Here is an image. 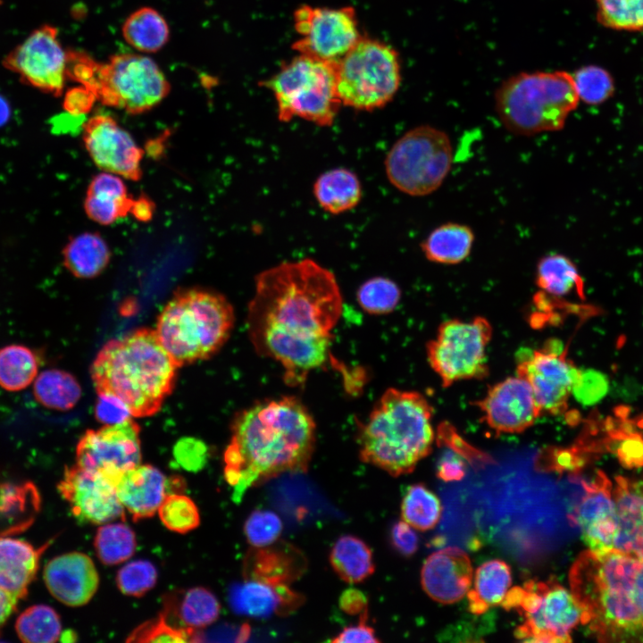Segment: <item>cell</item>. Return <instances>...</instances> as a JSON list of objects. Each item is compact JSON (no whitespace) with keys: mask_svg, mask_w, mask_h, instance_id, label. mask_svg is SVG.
Listing matches in <instances>:
<instances>
[{"mask_svg":"<svg viewBox=\"0 0 643 643\" xmlns=\"http://www.w3.org/2000/svg\"><path fill=\"white\" fill-rule=\"evenodd\" d=\"M536 283L543 291L555 296L575 293L585 299L584 282L573 262L561 254L543 256L537 264Z\"/></svg>","mask_w":643,"mask_h":643,"instance_id":"cell-36","label":"cell"},{"mask_svg":"<svg viewBox=\"0 0 643 643\" xmlns=\"http://www.w3.org/2000/svg\"><path fill=\"white\" fill-rule=\"evenodd\" d=\"M38 363L29 347L13 344L0 349V387L7 391H20L37 378Z\"/></svg>","mask_w":643,"mask_h":643,"instance_id":"cell-39","label":"cell"},{"mask_svg":"<svg viewBox=\"0 0 643 643\" xmlns=\"http://www.w3.org/2000/svg\"><path fill=\"white\" fill-rule=\"evenodd\" d=\"M178 368L155 330L142 328L107 342L93 362L91 376L97 394L115 397L141 418L160 411Z\"/></svg>","mask_w":643,"mask_h":643,"instance_id":"cell-3","label":"cell"},{"mask_svg":"<svg viewBox=\"0 0 643 643\" xmlns=\"http://www.w3.org/2000/svg\"><path fill=\"white\" fill-rule=\"evenodd\" d=\"M580 102L572 74L564 71L521 72L495 94L503 125L519 135L558 131Z\"/></svg>","mask_w":643,"mask_h":643,"instance_id":"cell-7","label":"cell"},{"mask_svg":"<svg viewBox=\"0 0 643 643\" xmlns=\"http://www.w3.org/2000/svg\"><path fill=\"white\" fill-rule=\"evenodd\" d=\"M299 35L292 47L299 54L337 63L363 37L352 6L298 7L293 15Z\"/></svg>","mask_w":643,"mask_h":643,"instance_id":"cell-14","label":"cell"},{"mask_svg":"<svg viewBox=\"0 0 643 643\" xmlns=\"http://www.w3.org/2000/svg\"><path fill=\"white\" fill-rule=\"evenodd\" d=\"M44 581L58 601L69 606H81L96 594L99 575L92 559L75 551L51 559L44 569Z\"/></svg>","mask_w":643,"mask_h":643,"instance_id":"cell-22","label":"cell"},{"mask_svg":"<svg viewBox=\"0 0 643 643\" xmlns=\"http://www.w3.org/2000/svg\"><path fill=\"white\" fill-rule=\"evenodd\" d=\"M10 114L7 101L0 95V125L5 122Z\"/></svg>","mask_w":643,"mask_h":643,"instance_id":"cell-61","label":"cell"},{"mask_svg":"<svg viewBox=\"0 0 643 643\" xmlns=\"http://www.w3.org/2000/svg\"><path fill=\"white\" fill-rule=\"evenodd\" d=\"M524 618L514 635L523 641L571 642L572 630L583 623L582 606L572 593L555 579L528 580L508 590L502 602Z\"/></svg>","mask_w":643,"mask_h":643,"instance_id":"cell-11","label":"cell"},{"mask_svg":"<svg viewBox=\"0 0 643 643\" xmlns=\"http://www.w3.org/2000/svg\"><path fill=\"white\" fill-rule=\"evenodd\" d=\"M633 598L643 622V558L639 561V569L635 578Z\"/></svg>","mask_w":643,"mask_h":643,"instance_id":"cell-60","label":"cell"},{"mask_svg":"<svg viewBox=\"0 0 643 643\" xmlns=\"http://www.w3.org/2000/svg\"><path fill=\"white\" fill-rule=\"evenodd\" d=\"M94 547L104 564H118L134 555L137 547L136 535L132 529L124 523H104L96 530Z\"/></svg>","mask_w":643,"mask_h":643,"instance_id":"cell-41","label":"cell"},{"mask_svg":"<svg viewBox=\"0 0 643 643\" xmlns=\"http://www.w3.org/2000/svg\"><path fill=\"white\" fill-rule=\"evenodd\" d=\"M313 195L324 211L338 214L359 204L362 186L355 172L346 168H335L317 178L313 184Z\"/></svg>","mask_w":643,"mask_h":643,"instance_id":"cell-30","label":"cell"},{"mask_svg":"<svg viewBox=\"0 0 643 643\" xmlns=\"http://www.w3.org/2000/svg\"><path fill=\"white\" fill-rule=\"evenodd\" d=\"M472 573L467 554L449 547L432 553L425 560L421 572L422 586L433 600L452 604L470 590Z\"/></svg>","mask_w":643,"mask_h":643,"instance_id":"cell-23","label":"cell"},{"mask_svg":"<svg viewBox=\"0 0 643 643\" xmlns=\"http://www.w3.org/2000/svg\"><path fill=\"white\" fill-rule=\"evenodd\" d=\"M453 147L448 135L430 125L406 131L389 149L385 170L399 191L423 196L436 191L448 175Z\"/></svg>","mask_w":643,"mask_h":643,"instance_id":"cell-10","label":"cell"},{"mask_svg":"<svg viewBox=\"0 0 643 643\" xmlns=\"http://www.w3.org/2000/svg\"><path fill=\"white\" fill-rule=\"evenodd\" d=\"M639 559L613 549L580 554L570 572L572 593L583 624L601 641H643V622L633 598Z\"/></svg>","mask_w":643,"mask_h":643,"instance_id":"cell-4","label":"cell"},{"mask_svg":"<svg viewBox=\"0 0 643 643\" xmlns=\"http://www.w3.org/2000/svg\"><path fill=\"white\" fill-rule=\"evenodd\" d=\"M613 498L618 521L614 549L631 554L643 534V480L617 477Z\"/></svg>","mask_w":643,"mask_h":643,"instance_id":"cell-28","label":"cell"},{"mask_svg":"<svg viewBox=\"0 0 643 643\" xmlns=\"http://www.w3.org/2000/svg\"><path fill=\"white\" fill-rule=\"evenodd\" d=\"M234 310L225 296L200 288L173 295L157 318L155 332L180 368L214 355L229 339Z\"/></svg>","mask_w":643,"mask_h":643,"instance_id":"cell-6","label":"cell"},{"mask_svg":"<svg viewBox=\"0 0 643 643\" xmlns=\"http://www.w3.org/2000/svg\"><path fill=\"white\" fill-rule=\"evenodd\" d=\"M170 89L167 78L154 60L125 53L100 63L93 93L104 105L139 114L159 104Z\"/></svg>","mask_w":643,"mask_h":643,"instance_id":"cell-12","label":"cell"},{"mask_svg":"<svg viewBox=\"0 0 643 643\" xmlns=\"http://www.w3.org/2000/svg\"><path fill=\"white\" fill-rule=\"evenodd\" d=\"M158 572L147 560H135L123 565L116 574V584L121 593L142 597L156 584Z\"/></svg>","mask_w":643,"mask_h":643,"instance_id":"cell-48","label":"cell"},{"mask_svg":"<svg viewBox=\"0 0 643 643\" xmlns=\"http://www.w3.org/2000/svg\"><path fill=\"white\" fill-rule=\"evenodd\" d=\"M389 538L394 549L402 555L410 556L418 549L417 534L413 527L405 521H399L393 524Z\"/></svg>","mask_w":643,"mask_h":643,"instance_id":"cell-54","label":"cell"},{"mask_svg":"<svg viewBox=\"0 0 643 643\" xmlns=\"http://www.w3.org/2000/svg\"><path fill=\"white\" fill-rule=\"evenodd\" d=\"M195 630L171 625L164 613L133 630L127 642H188L196 641Z\"/></svg>","mask_w":643,"mask_h":643,"instance_id":"cell-47","label":"cell"},{"mask_svg":"<svg viewBox=\"0 0 643 643\" xmlns=\"http://www.w3.org/2000/svg\"><path fill=\"white\" fill-rule=\"evenodd\" d=\"M597 18L605 28L643 30V0H596Z\"/></svg>","mask_w":643,"mask_h":643,"instance_id":"cell-44","label":"cell"},{"mask_svg":"<svg viewBox=\"0 0 643 643\" xmlns=\"http://www.w3.org/2000/svg\"><path fill=\"white\" fill-rule=\"evenodd\" d=\"M330 563L338 577L348 583L362 582L375 570L372 551L360 538L339 537L330 553Z\"/></svg>","mask_w":643,"mask_h":643,"instance_id":"cell-35","label":"cell"},{"mask_svg":"<svg viewBox=\"0 0 643 643\" xmlns=\"http://www.w3.org/2000/svg\"><path fill=\"white\" fill-rule=\"evenodd\" d=\"M263 85L275 97L278 118L295 117L330 126L341 105L336 87V63L297 54Z\"/></svg>","mask_w":643,"mask_h":643,"instance_id":"cell-8","label":"cell"},{"mask_svg":"<svg viewBox=\"0 0 643 643\" xmlns=\"http://www.w3.org/2000/svg\"><path fill=\"white\" fill-rule=\"evenodd\" d=\"M96 100V97L92 91L79 85L66 92L63 107L68 113L81 116L90 111Z\"/></svg>","mask_w":643,"mask_h":643,"instance_id":"cell-55","label":"cell"},{"mask_svg":"<svg viewBox=\"0 0 643 643\" xmlns=\"http://www.w3.org/2000/svg\"><path fill=\"white\" fill-rule=\"evenodd\" d=\"M442 506L438 497L423 484L410 486L401 503L403 521L419 530L433 529L439 521Z\"/></svg>","mask_w":643,"mask_h":643,"instance_id":"cell-40","label":"cell"},{"mask_svg":"<svg viewBox=\"0 0 643 643\" xmlns=\"http://www.w3.org/2000/svg\"><path fill=\"white\" fill-rule=\"evenodd\" d=\"M631 555H635L639 560L643 558V534L637 541Z\"/></svg>","mask_w":643,"mask_h":643,"instance_id":"cell-62","label":"cell"},{"mask_svg":"<svg viewBox=\"0 0 643 643\" xmlns=\"http://www.w3.org/2000/svg\"><path fill=\"white\" fill-rule=\"evenodd\" d=\"M585 495L572 514L589 551L603 554L614 549L618 521L611 484L601 472L582 482Z\"/></svg>","mask_w":643,"mask_h":643,"instance_id":"cell-21","label":"cell"},{"mask_svg":"<svg viewBox=\"0 0 643 643\" xmlns=\"http://www.w3.org/2000/svg\"><path fill=\"white\" fill-rule=\"evenodd\" d=\"M111 252L104 239L96 233L85 232L72 238L63 250L65 267L75 277L92 279L107 266Z\"/></svg>","mask_w":643,"mask_h":643,"instance_id":"cell-34","label":"cell"},{"mask_svg":"<svg viewBox=\"0 0 643 643\" xmlns=\"http://www.w3.org/2000/svg\"><path fill=\"white\" fill-rule=\"evenodd\" d=\"M97 396L95 416L100 422L105 425L115 424L131 418L127 406L115 397L105 394Z\"/></svg>","mask_w":643,"mask_h":643,"instance_id":"cell-51","label":"cell"},{"mask_svg":"<svg viewBox=\"0 0 643 643\" xmlns=\"http://www.w3.org/2000/svg\"><path fill=\"white\" fill-rule=\"evenodd\" d=\"M511 583V569L505 562L494 559L482 564L476 571L473 589L467 592L470 611L482 614L502 604Z\"/></svg>","mask_w":643,"mask_h":643,"instance_id":"cell-32","label":"cell"},{"mask_svg":"<svg viewBox=\"0 0 643 643\" xmlns=\"http://www.w3.org/2000/svg\"><path fill=\"white\" fill-rule=\"evenodd\" d=\"M229 598L236 613L252 617L287 615L305 601L304 597L290 586L274 587L246 579L230 589Z\"/></svg>","mask_w":643,"mask_h":643,"instance_id":"cell-26","label":"cell"},{"mask_svg":"<svg viewBox=\"0 0 643 643\" xmlns=\"http://www.w3.org/2000/svg\"><path fill=\"white\" fill-rule=\"evenodd\" d=\"M19 638L29 643H51L62 636V623L58 614L51 606L37 605L27 608L15 624Z\"/></svg>","mask_w":643,"mask_h":643,"instance_id":"cell-42","label":"cell"},{"mask_svg":"<svg viewBox=\"0 0 643 643\" xmlns=\"http://www.w3.org/2000/svg\"><path fill=\"white\" fill-rule=\"evenodd\" d=\"M2 3H3V1H2V0H0V6L2 5Z\"/></svg>","mask_w":643,"mask_h":643,"instance_id":"cell-63","label":"cell"},{"mask_svg":"<svg viewBox=\"0 0 643 643\" xmlns=\"http://www.w3.org/2000/svg\"><path fill=\"white\" fill-rule=\"evenodd\" d=\"M579 99L589 104H598L614 93V86L610 74L604 69L589 65L572 74Z\"/></svg>","mask_w":643,"mask_h":643,"instance_id":"cell-46","label":"cell"},{"mask_svg":"<svg viewBox=\"0 0 643 643\" xmlns=\"http://www.w3.org/2000/svg\"><path fill=\"white\" fill-rule=\"evenodd\" d=\"M401 66L390 46L362 37L336 63V87L341 104L373 111L389 103L400 87Z\"/></svg>","mask_w":643,"mask_h":643,"instance_id":"cell-9","label":"cell"},{"mask_svg":"<svg viewBox=\"0 0 643 643\" xmlns=\"http://www.w3.org/2000/svg\"><path fill=\"white\" fill-rule=\"evenodd\" d=\"M343 298L334 274L312 259L284 262L260 272L247 311L250 341L283 369L288 386L333 360V329Z\"/></svg>","mask_w":643,"mask_h":643,"instance_id":"cell-1","label":"cell"},{"mask_svg":"<svg viewBox=\"0 0 643 643\" xmlns=\"http://www.w3.org/2000/svg\"><path fill=\"white\" fill-rule=\"evenodd\" d=\"M33 395L45 407L67 411L79 400L81 388L76 378L71 373L50 369L44 371L36 378Z\"/></svg>","mask_w":643,"mask_h":643,"instance_id":"cell-38","label":"cell"},{"mask_svg":"<svg viewBox=\"0 0 643 643\" xmlns=\"http://www.w3.org/2000/svg\"><path fill=\"white\" fill-rule=\"evenodd\" d=\"M282 530L280 518L270 510H255L244 524L245 536L253 547H263L275 543Z\"/></svg>","mask_w":643,"mask_h":643,"instance_id":"cell-49","label":"cell"},{"mask_svg":"<svg viewBox=\"0 0 643 643\" xmlns=\"http://www.w3.org/2000/svg\"><path fill=\"white\" fill-rule=\"evenodd\" d=\"M307 560L294 545L278 542L252 547L243 564V576L274 587L290 586L306 571Z\"/></svg>","mask_w":643,"mask_h":643,"instance_id":"cell-24","label":"cell"},{"mask_svg":"<svg viewBox=\"0 0 643 643\" xmlns=\"http://www.w3.org/2000/svg\"><path fill=\"white\" fill-rule=\"evenodd\" d=\"M465 475L464 463L455 454L445 453L437 467V476L444 481L460 480Z\"/></svg>","mask_w":643,"mask_h":643,"instance_id":"cell-56","label":"cell"},{"mask_svg":"<svg viewBox=\"0 0 643 643\" xmlns=\"http://www.w3.org/2000/svg\"><path fill=\"white\" fill-rule=\"evenodd\" d=\"M121 33L130 46L146 54L160 51L170 38L166 20L157 10L148 6L131 13L122 24Z\"/></svg>","mask_w":643,"mask_h":643,"instance_id":"cell-33","label":"cell"},{"mask_svg":"<svg viewBox=\"0 0 643 643\" xmlns=\"http://www.w3.org/2000/svg\"><path fill=\"white\" fill-rule=\"evenodd\" d=\"M472 404L497 433H521L542 414L530 385L518 375L492 385L483 398Z\"/></svg>","mask_w":643,"mask_h":643,"instance_id":"cell-20","label":"cell"},{"mask_svg":"<svg viewBox=\"0 0 643 643\" xmlns=\"http://www.w3.org/2000/svg\"><path fill=\"white\" fill-rule=\"evenodd\" d=\"M83 141L95 164L104 171L138 180L143 151L131 135L107 114H96L83 125Z\"/></svg>","mask_w":643,"mask_h":643,"instance_id":"cell-18","label":"cell"},{"mask_svg":"<svg viewBox=\"0 0 643 643\" xmlns=\"http://www.w3.org/2000/svg\"><path fill=\"white\" fill-rule=\"evenodd\" d=\"M165 612H171L181 627L200 629L213 623L219 617L221 605L215 595L204 587H195L170 599Z\"/></svg>","mask_w":643,"mask_h":643,"instance_id":"cell-37","label":"cell"},{"mask_svg":"<svg viewBox=\"0 0 643 643\" xmlns=\"http://www.w3.org/2000/svg\"><path fill=\"white\" fill-rule=\"evenodd\" d=\"M316 424L294 396L260 401L237 414L224 452V477L238 503L254 486L284 472H305Z\"/></svg>","mask_w":643,"mask_h":643,"instance_id":"cell-2","label":"cell"},{"mask_svg":"<svg viewBox=\"0 0 643 643\" xmlns=\"http://www.w3.org/2000/svg\"><path fill=\"white\" fill-rule=\"evenodd\" d=\"M433 407L416 391L388 388L358 422L360 459L392 476L407 474L430 451Z\"/></svg>","mask_w":643,"mask_h":643,"instance_id":"cell-5","label":"cell"},{"mask_svg":"<svg viewBox=\"0 0 643 643\" xmlns=\"http://www.w3.org/2000/svg\"><path fill=\"white\" fill-rule=\"evenodd\" d=\"M205 447L195 440L185 439L175 448V456L180 464L190 472L199 471L205 463Z\"/></svg>","mask_w":643,"mask_h":643,"instance_id":"cell-52","label":"cell"},{"mask_svg":"<svg viewBox=\"0 0 643 643\" xmlns=\"http://www.w3.org/2000/svg\"><path fill=\"white\" fill-rule=\"evenodd\" d=\"M491 337L492 326L480 316L470 322L455 319L440 324L436 338L427 344V357L444 388L489 375L486 350Z\"/></svg>","mask_w":643,"mask_h":643,"instance_id":"cell-13","label":"cell"},{"mask_svg":"<svg viewBox=\"0 0 643 643\" xmlns=\"http://www.w3.org/2000/svg\"><path fill=\"white\" fill-rule=\"evenodd\" d=\"M401 298L398 285L386 277H373L365 280L357 289L359 306L371 315H385L392 313Z\"/></svg>","mask_w":643,"mask_h":643,"instance_id":"cell-43","label":"cell"},{"mask_svg":"<svg viewBox=\"0 0 643 643\" xmlns=\"http://www.w3.org/2000/svg\"><path fill=\"white\" fill-rule=\"evenodd\" d=\"M39 551L21 539L0 537V589L19 600L38 568Z\"/></svg>","mask_w":643,"mask_h":643,"instance_id":"cell-27","label":"cell"},{"mask_svg":"<svg viewBox=\"0 0 643 643\" xmlns=\"http://www.w3.org/2000/svg\"><path fill=\"white\" fill-rule=\"evenodd\" d=\"M123 178L107 171L91 180L85 198V211L94 221L108 225L130 213L133 199Z\"/></svg>","mask_w":643,"mask_h":643,"instance_id":"cell-29","label":"cell"},{"mask_svg":"<svg viewBox=\"0 0 643 643\" xmlns=\"http://www.w3.org/2000/svg\"><path fill=\"white\" fill-rule=\"evenodd\" d=\"M608 380L605 375L595 370L580 371L572 393L583 405H590L606 394Z\"/></svg>","mask_w":643,"mask_h":643,"instance_id":"cell-50","label":"cell"},{"mask_svg":"<svg viewBox=\"0 0 643 643\" xmlns=\"http://www.w3.org/2000/svg\"><path fill=\"white\" fill-rule=\"evenodd\" d=\"M118 498L134 521L153 516L167 496L168 480L151 464L124 472L115 483Z\"/></svg>","mask_w":643,"mask_h":643,"instance_id":"cell-25","label":"cell"},{"mask_svg":"<svg viewBox=\"0 0 643 643\" xmlns=\"http://www.w3.org/2000/svg\"><path fill=\"white\" fill-rule=\"evenodd\" d=\"M368 612L360 615L359 622L344 628L330 641L334 643H377L380 639L377 638L374 629L367 622Z\"/></svg>","mask_w":643,"mask_h":643,"instance_id":"cell-53","label":"cell"},{"mask_svg":"<svg viewBox=\"0 0 643 643\" xmlns=\"http://www.w3.org/2000/svg\"><path fill=\"white\" fill-rule=\"evenodd\" d=\"M163 524L170 530L187 533L200 523V514L195 502L179 493L167 494L158 509Z\"/></svg>","mask_w":643,"mask_h":643,"instance_id":"cell-45","label":"cell"},{"mask_svg":"<svg viewBox=\"0 0 643 643\" xmlns=\"http://www.w3.org/2000/svg\"><path fill=\"white\" fill-rule=\"evenodd\" d=\"M67 57L58 29L44 24L10 51L2 65L16 73L23 84L59 96L68 79Z\"/></svg>","mask_w":643,"mask_h":643,"instance_id":"cell-15","label":"cell"},{"mask_svg":"<svg viewBox=\"0 0 643 643\" xmlns=\"http://www.w3.org/2000/svg\"><path fill=\"white\" fill-rule=\"evenodd\" d=\"M57 488L79 522L104 524L124 519L115 486L97 472L77 464L66 467Z\"/></svg>","mask_w":643,"mask_h":643,"instance_id":"cell-19","label":"cell"},{"mask_svg":"<svg viewBox=\"0 0 643 643\" xmlns=\"http://www.w3.org/2000/svg\"><path fill=\"white\" fill-rule=\"evenodd\" d=\"M17 601L0 589V629L15 610Z\"/></svg>","mask_w":643,"mask_h":643,"instance_id":"cell-59","label":"cell"},{"mask_svg":"<svg viewBox=\"0 0 643 643\" xmlns=\"http://www.w3.org/2000/svg\"><path fill=\"white\" fill-rule=\"evenodd\" d=\"M474 238L468 225L447 222L430 231L421 245L422 251L432 263L457 264L469 256Z\"/></svg>","mask_w":643,"mask_h":643,"instance_id":"cell-31","label":"cell"},{"mask_svg":"<svg viewBox=\"0 0 643 643\" xmlns=\"http://www.w3.org/2000/svg\"><path fill=\"white\" fill-rule=\"evenodd\" d=\"M154 212V205L151 201L145 197L133 200L130 213L139 221H148Z\"/></svg>","mask_w":643,"mask_h":643,"instance_id":"cell-58","label":"cell"},{"mask_svg":"<svg viewBox=\"0 0 643 643\" xmlns=\"http://www.w3.org/2000/svg\"><path fill=\"white\" fill-rule=\"evenodd\" d=\"M580 371L567 359L561 343L550 342L543 348L522 355L516 374L530 385L542 413H564Z\"/></svg>","mask_w":643,"mask_h":643,"instance_id":"cell-17","label":"cell"},{"mask_svg":"<svg viewBox=\"0 0 643 643\" xmlns=\"http://www.w3.org/2000/svg\"><path fill=\"white\" fill-rule=\"evenodd\" d=\"M340 609L349 615H361L368 612V598L360 589L349 588L345 589L338 600Z\"/></svg>","mask_w":643,"mask_h":643,"instance_id":"cell-57","label":"cell"},{"mask_svg":"<svg viewBox=\"0 0 643 643\" xmlns=\"http://www.w3.org/2000/svg\"><path fill=\"white\" fill-rule=\"evenodd\" d=\"M140 427L131 418L88 430L76 447V464L101 473L114 486L126 471L141 463Z\"/></svg>","mask_w":643,"mask_h":643,"instance_id":"cell-16","label":"cell"}]
</instances>
